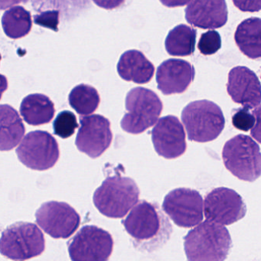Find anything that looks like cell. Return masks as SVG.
Masks as SVG:
<instances>
[{
    "label": "cell",
    "mask_w": 261,
    "mask_h": 261,
    "mask_svg": "<svg viewBox=\"0 0 261 261\" xmlns=\"http://www.w3.org/2000/svg\"><path fill=\"white\" fill-rule=\"evenodd\" d=\"M231 247L228 230L208 220L197 224L184 238L185 252L189 261L224 260Z\"/></svg>",
    "instance_id": "obj_2"
},
{
    "label": "cell",
    "mask_w": 261,
    "mask_h": 261,
    "mask_svg": "<svg viewBox=\"0 0 261 261\" xmlns=\"http://www.w3.org/2000/svg\"><path fill=\"white\" fill-rule=\"evenodd\" d=\"M260 19L256 17L245 19L237 27L235 42L240 51L249 59L260 58Z\"/></svg>",
    "instance_id": "obj_21"
},
{
    "label": "cell",
    "mask_w": 261,
    "mask_h": 261,
    "mask_svg": "<svg viewBox=\"0 0 261 261\" xmlns=\"http://www.w3.org/2000/svg\"><path fill=\"white\" fill-rule=\"evenodd\" d=\"M125 107L127 112L120 122L122 129L129 134H140L156 123L163 105L154 91L139 87L126 94Z\"/></svg>",
    "instance_id": "obj_5"
},
{
    "label": "cell",
    "mask_w": 261,
    "mask_h": 261,
    "mask_svg": "<svg viewBox=\"0 0 261 261\" xmlns=\"http://www.w3.org/2000/svg\"><path fill=\"white\" fill-rule=\"evenodd\" d=\"M192 64L181 59H168L157 68L158 89L165 95L182 94L195 79Z\"/></svg>",
    "instance_id": "obj_16"
},
{
    "label": "cell",
    "mask_w": 261,
    "mask_h": 261,
    "mask_svg": "<svg viewBox=\"0 0 261 261\" xmlns=\"http://www.w3.org/2000/svg\"><path fill=\"white\" fill-rule=\"evenodd\" d=\"M181 120L190 141L207 143L218 138L225 126L221 108L210 100L191 102L181 112Z\"/></svg>",
    "instance_id": "obj_4"
},
{
    "label": "cell",
    "mask_w": 261,
    "mask_h": 261,
    "mask_svg": "<svg viewBox=\"0 0 261 261\" xmlns=\"http://www.w3.org/2000/svg\"><path fill=\"white\" fill-rule=\"evenodd\" d=\"M1 59H2V56H1V54H0V62H1Z\"/></svg>",
    "instance_id": "obj_34"
},
{
    "label": "cell",
    "mask_w": 261,
    "mask_h": 261,
    "mask_svg": "<svg viewBox=\"0 0 261 261\" xmlns=\"http://www.w3.org/2000/svg\"><path fill=\"white\" fill-rule=\"evenodd\" d=\"M163 209L177 226L190 228L202 221L204 202L198 191L179 188L165 197Z\"/></svg>",
    "instance_id": "obj_10"
},
{
    "label": "cell",
    "mask_w": 261,
    "mask_h": 261,
    "mask_svg": "<svg viewBox=\"0 0 261 261\" xmlns=\"http://www.w3.org/2000/svg\"><path fill=\"white\" fill-rule=\"evenodd\" d=\"M56 113L55 105L49 97L42 94L25 97L20 106V114L32 126L47 124L53 120Z\"/></svg>",
    "instance_id": "obj_20"
},
{
    "label": "cell",
    "mask_w": 261,
    "mask_h": 261,
    "mask_svg": "<svg viewBox=\"0 0 261 261\" xmlns=\"http://www.w3.org/2000/svg\"><path fill=\"white\" fill-rule=\"evenodd\" d=\"M160 1L163 6L169 8L184 7L191 2V0H160Z\"/></svg>",
    "instance_id": "obj_31"
},
{
    "label": "cell",
    "mask_w": 261,
    "mask_h": 261,
    "mask_svg": "<svg viewBox=\"0 0 261 261\" xmlns=\"http://www.w3.org/2000/svg\"><path fill=\"white\" fill-rule=\"evenodd\" d=\"M221 48V38L219 33L215 30H210L203 33L198 44L200 53L204 56H212L219 51Z\"/></svg>",
    "instance_id": "obj_27"
},
{
    "label": "cell",
    "mask_w": 261,
    "mask_h": 261,
    "mask_svg": "<svg viewBox=\"0 0 261 261\" xmlns=\"http://www.w3.org/2000/svg\"><path fill=\"white\" fill-rule=\"evenodd\" d=\"M79 127L77 117L74 113L64 111L59 113L53 122L54 134L62 139H68L75 133Z\"/></svg>",
    "instance_id": "obj_26"
},
{
    "label": "cell",
    "mask_w": 261,
    "mask_h": 261,
    "mask_svg": "<svg viewBox=\"0 0 261 261\" xmlns=\"http://www.w3.org/2000/svg\"><path fill=\"white\" fill-rule=\"evenodd\" d=\"M122 224L130 236L134 247L143 253L161 248L172 233V224L158 204L145 200L132 207Z\"/></svg>",
    "instance_id": "obj_1"
},
{
    "label": "cell",
    "mask_w": 261,
    "mask_h": 261,
    "mask_svg": "<svg viewBox=\"0 0 261 261\" xmlns=\"http://www.w3.org/2000/svg\"><path fill=\"white\" fill-rule=\"evenodd\" d=\"M204 212L206 220L222 225H230L245 217L247 206L238 192L220 187L206 195Z\"/></svg>",
    "instance_id": "obj_12"
},
{
    "label": "cell",
    "mask_w": 261,
    "mask_h": 261,
    "mask_svg": "<svg viewBox=\"0 0 261 261\" xmlns=\"http://www.w3.org/2000/svg\"><path fill=\"white\" fill-rule=\"evenodd\" d=\"M232 124L239 130L248 132L251 130L252 135L255 129L259 131L260 126V107L253 109L243 107L237 110L232 117Z\"/></svg>",
    "instance_id": "obj_25"
},
{
    "label": "cell",
    "mask_w": 261,
    "mask_h": 261,
    "mask_svg": "<svg viewBox=\"0 0 261 261\" xmlns=\"http://www.w3.org/2000/svg\"><path fill=\"white\" fill-rule=\"evenodd\" d=\"M59 12L57 10L47 11L42 14L36 15L34 16L35 23L45 28L51 29L57 32L59 25Z\"/></svg>",
    "instance_id": "obj_28"
},
{
    "label": "cell",
    "mask_w": 261,
    "mask_h": 261,
    "mask_svg": "<svg viewBox=\"0 0 261 261\" xmlns=\"http://www.w3.org/2000/svg\"><path fill=\"white\" fill-rule=\"evenodd\" d=\"M222 158L226 169L240 180L252 182L260 176V149L248 136L240 134L226 142Z\"/></svg>",
    "instance_id": "obj_6"
},
{
    "label": "cell",
    "mask_w": 261,
    "mask_h": 261,
    "mask_svg": "<svg viewBox=\"0 0 261 261\" xmlns=\"http://www.w3.org/2000/svg\"><path fill=\"white\" fill-rule=\"evenodd\" d=\"M45 240L35 224L17 222L5 229L0 238V253L13 260H25L45 251Z\"/></svg>",
    "instance_id": "obj_7"
},
{
    "label": "cell",
    "mask_w": 261,
    "mask_h": 261,
    "mask_svg": "<svg viewBox=\"0 0 261 261\" xmlns=\"http://www.w3.org/2000/svg\"><path fill=\"white\" fill-rule=\"evenodd\" d=\"M112 140L111 122L108 118L100 114L81 117L75 140L80 152L91 158H98L110 147Z\"/></svg>",
    "instance_id": "obj_13"
},
{
    "label": "cell",
    "mask_w": 261,
    "mask_h": 261,
    "mask_svg": "<svg viewBox=\"0 0 261 261\" xmlns=\"http://www.w3.org/2000/svg\"><path fill=\"white\" fill-rule=\"evenodd\" d=\"M36 223L56 239H67L79 229L81 217L70 204L51 201L44 203L36 213Z\"/></svg>",
    "instance_id": "obj_11"
},
{
    "label": "cell",
    "mask_w": 261,
    "mask_h": 261,
    "mask_svg": "<svg viewBox=\"0 0 261 261\" xmlns=\"http://www.w3.org/2000/svg\"><path fill=\"white\" fill-rule=\"evenodd\" d=\"M25 133V125L17 111L10 105H0V151L14 149Z\"/></svg>",
    "instance_id": "obj_19"
},
{
    "label": "cell",
    "mask_w": 261,
    "mask_h": 261,
    "mask_svg": "<svg viewBox=\"0 0 261 261\" xmlns=\"http://www.w3.org/2000/svg\"><path fill=\"white\" fill-rule=\"evenodd\" d=\"M19 161L33 170L51 169L59 161L60 151L57 140L47 131L29 133L16 149Z\"/></svg>",
    "instance_id": "obj_8"
},
{
    "label": "cell",
    "mask_w": 261,
    "mask_h": 261,
    "mask_svg": "<svg viewBox=\"0 0 261 261\" xmlns=\"http://www.w3.org/2000/svg\"><path fill=\"white\" fill-rule=\"evenodd\" d=\"M93 2L100 8L114 10L123 5L125 0H93Z\"/></svg>",
    "instance_id": "obj_30"
},
{
    "label": "cell",
    "mask_w": 261,
    "mask_h": 261,
    "mask_svg": "<svg viewBox=\"0 0 261 261\" xmlns=\"http://www.w3.org/2000/svg\"><path fill=\"white\" fill-rule=\"evenodd\" d=\"M28 0H0V10H7L21 3H27Z\"/></svg>",
    "instance_id": "obj_32"
},
{
    "label": "cell",
    "mask_w": 261,
    "mask_h": 261,
    "mask_svg": "<svg viewBox=\"0 0 261 261\" xmlns=\"http://www.w3.org/2000/svg\"><path fill=\"white\" fill-rule=\"evenodd\" d=\"M185 12L188 23L202 30L221 28L228 19L225 0H191Z\"/></svg>",
    "instance_id": "obj_17"
},
{
    "label": "cell",
    "mask_w": 261,
    "mask_h": 261,
    "mask_svg": "<svg viewBox=\"0 0 261 261\" xmlns=\"http://www.w3.org/2000/svg\"><path fill=\"white\" fill-rule=\"evenodd\" d=\"M152 130V140L155 152L168 160L181 156L187 149L186 132L180 120L175 116L162 117Z\"/></svg>",
    "instance_id": "obj_14"
},
{
    "label": "cell",
    "mask_w": 261,
    "mask_h": 261,
    "mask_svg": "<svg viewBox=\"0 0 261 261\" xmlns=\"http://www.w3.org/2000/svg\"><path fill=\"white\" fill-rule=\"evenodd\" d=\"M8 89V81L7 77L0 74V100L2 99L3 94Z\"/></svg>",
    "instance_id": "obj_33"
},
{
    "label": "cell",
    "mask_w": 261,
    "mask_h": 261,
    "mask_svg": "<svg viewBox=\"0 0 261 261\" xmlns=\"http://www.w3.org/2000/svg\"><path fill=\"white\" fill-rule=\"evenodd\" d=\"M71 108L80 116L89 115L98 108L100 97L95 88L90 85H77L73 88L68 96Z\"/></svg>",
    "instance_id": "obj_24"
},
{
    "label": "cell",
    "mask_w": 261,
    "mask_h": 261,
    "mask_svg": "<svg viewBox=\"0 0 261 261\" xmlns=\"http://www.w3.org/2000/svg\"><path fill=\"white\" fill-rule=\"evenodd\" d=\"M227 91L234 103L251 110L260 107V82L247 67H234L230 70Z\"/></svg>",
    "instance_id": "obj_15"
},
{
    "label": "cell",
    "mask_w": 261,
    "mask_h": 261,
    "mask_svg": "<svg viewBox=\"0 0 261 261\" xmlns=\"http://www.w3.org/2000/svg\"><path fill=\"white\" fill-rule=\"evenodd\" d=\"M197 31L189 25L181 24L171 30L165 41L168 54L178 57L190 56L195 53Z\"/></svg>",
    "instance_id": "obj_22"
},
{
    "label": "cell",
    "mask_w": 261,
    "mask_h": 261,
    "mask_svg": "<svg viewBox=\"0 0 261 261\" xmlns=\"http://www.w3.org/2000/svg\"><path fill=\"white\" fill-rule=\"evenodd\" d=\"M140 193L132 178L114 175L108 177L94 192L93 201L105 216L122 218L138 202Z\"/></svg>",
    "instance_id": "obj_3"
},
{
    "label": "cell",
    "mask_w": 261,
    "mask_h": 261,
    "mask_svg": "<svg viewBox=\"0 0 261 261\" xmlns=\"http://www.w3.org/2000/svg\"><path fill=\"white\" fill-rule=\"evenodd\" d=\"M233 5L241 11L254 13L261 8V0H233Z\"/></svg>",
    "instance_id": "obj_29"
},
{
    "label": "cell",
    "mask_w": 261,
    "mask_h": 261,
    "mask_svg": "<svg viewBox=\"0 0 261 261\" xmlns=\"http://www.w3.org/2000/svg\"><path fill=\"white\" fill-rule=\"evenodd\" d=\"M117 68L122 79L139 85L149 83L155 73L153 64L138 50L125 51L119 60Z\"/></svg>",
    "instance_id": "obj_18"
},
{
    "label": "cell",
    "mask_w": 261,
    "mask_h": 261,
    "mask_svg": "<svg viewBox=\"0 0 261 261\" xmlns=\"http://www.w3.org/2000/svg\"><path fill=\"white\" fill-rule=\"evenodd\" d=\"M113 249L112 236L94 225L82 227L68 244V253L74 261H106Z\"/></svg>",
    "instance_id": "obj_9"
},
{
    "label": "cell",
    "mask_w": 261,
    "mask_h": 261,
    "mask_svg": "<svg viewBox=\"0 0 261 261\" xmlns=\"http://www.w3.org/2000/svg\"><path fill=\"white\" fill-rule=\"evenodd\" d=\"M4 33L10 39H18L27 36L33 27L30 12L22 7H12L2 17Z\"/></svg>",
    "instance_id": "obj_23"
}]
</instances>
